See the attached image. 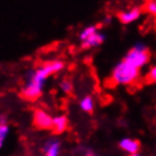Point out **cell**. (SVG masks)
<instances>
[{"instance_id": "1", "label": "cell", "mask_w": 156, "mask_h": 156, "mask_svg": "<svg viewBox=\"0 0 156 156\" xmlns=\"http://www.w3.org/2000/svg\"><path fill=\"white\" fill-rule=\"evenodd\" d=\"M64 66H65L64 62L56 60V61L46 62V64H44L41 68L36 69L34 72H32L29 74V80H28V82H27L25 86L23 87L21 95L24 97L25 99H29V101L37 99L42 93V87H44V85H45V80L49 76H52V74L58 73L60 70H62Z\"/></svg>"}, {"instance_id": "2", "label": "cell", "mask_w": 156, "mask_h": 156, "mask_svg": "<svg viewBox=\"0 0 156 156\" xmlns=\"http://www.w3.org/2000/svg\"><path fill=\"white\" fill-rule=\"evenodd\" d=\"M139 74V69L127 61H120L112 70V81L116 85H128L134 82Z\"/></svg>"}, {"instance_id": "3", "label": "cell", "mask_w": 156, "mask_h": 156, "mask_svg": "<svg viewBox=\"0 0 156 156\" xmlns=\"http://www.w3.org/2000/svg\"><path fill=\"white\" fill-rule=\"evenodd\" d=\"M123 60L130 62V64L134 65L135 68L140 69L148 62V60H150V54H148V52H140V50H136V49L132 48L130 52L124 56Z\"/></svg>"}, {"instance_id": "4", "label": "cell", "mask_w": 156, "mask_h": 156, "mask_svg": "<svg viewBox=\"0 0 156 156\" xmlns=\"http://www.w3.org/2000/svg\"><path fill=\"white\" fill-rule=\"evenodd\" d=\"M33 119H34L36 127L41 128V130H46V128L53 127V118L48 114V112H45L44 110H36L34 111Z\"/></svg>"}, {"instance_id": "5", "label": "cell", "mask_w": 156, "mask_h": 156, "mask_svg": "<svg viewBox=\"0 0 156 156\" xmlns=\"http://www.w3.org/2000/svg\"><path fill=\"white\" fill-rule=\"evenodd\" d=\"M140 13H142V9L138 8V7H134V8L119 13V20L122 21L123 24H130V23L138 20L140 17Z\"/></svg>"}, {"instance_id": "6", "label": "cell", "mask_w": 156, "mask_h": 156, "mask_svg": "<svg viewBox=\"0 0 156 156\" xmlns=\"http://www.w3.org/2000/svg\"><path fill=\"white\" fill-rule=\"evenodd\" d=\"M119 146H120V148H122L123 151L128 152L130 155H136L138 154V151H139V148H140V144H139L138 140L130 139V138L122 139L120 140V143H119Z\"/></svg>"}, {"instance_id": "7", "label": "cell", "mask_w": 156, "mask_h": 156, "mask_svg": "<svg viewBox=\"0 0 156 156\" xmlns=\"http://www.w3.org/2000/svg\"><path fill=\"white\" fill-rule=\"evenodd\" d=\"M105 41V34L97 32L95 34H93L90 38H87L86 41L82 42V48L87 49V48H95V46H99L102 42Z\"/></svg>"}, {"instance_id": "8", "label": "cell", "mask_w": 156, "mask_h": 156, "mask_svg": "<svg viewBox=\"0 0 156 156\" xmlns=\"http://www.w3.org/2000/svg\"><path fill=\"white\" fill-rule=\"evenodd\" d=\"M45 155L44 156H58V151H60V142L56 139H50L45 143L44 146Z\"/></svg>"}, {"instance_id": "9", "label": "cell", "mask_w": 156, "mask_h": 156, "mask_svg": "<svg viewBox=\"0 0 156 156\" xmlns=\"http://www.w3.org/2000/svg\"><path fill=\"white\" fill-rule=\"evenodd\" d=\"M53 128L56 132H58V134L64 132L66 128H68V119H66V116L60 115V116L53 118Z\"/></svg>"}, {"instance_id": "10", "label": "cell", "mask_w": 156, "mask_h": 156, "mask_svg": "<svg viewBox=\"0 0 156 156\" xmlns=\"http://www.w3.org/2000/svg\"><path fill=\"white\" fill-rule=\"evenodd\" d=\"M80 107L82 108L85 112H91L93 110H94V101H93V98H91L90 95L85 97V98L81 99Z\"/></svg>"}, {"instance_id": "11", "label": "cell", "mask_w": 156, "mask_h": 156, "mask_svg": "<svg viewBox=\"0 0 156 156\" xmlns=\"http://www.w3.org/2000/svg\"><path fill=\"white\" fill-rule=\"evenodd\" d=\"M97 33V27L95 25H90V27H86L82 32H81V34H80V40L81 41H86L87 38H90L93 34H95Z\"/></svg>"}, {"instance_id": "12", "label": "cell", "mask_w": 156, "mask_h": 156, "mask_svg": "<svg viewBox=\"0 0 156 156\" xmlns=\"http://www.w3.org/2000/svg\"><path fill=\"white\" fill-rule=\"evenodd\" d=\"M8 132H9V128L7 124H0V146H3Z\"/></svg>"}, {"instance_id": "13", "label": "cell", "mask_w": 156, "mask_h": 156, "mask_svg": "<svg viewBox=\"0 0 156 156\" xmlns=\"http://www.w3.org/2000/svg\"><path fill=\"white\" fill-rule=\"evenodd\" d=\"M60 87H61V90L64 91V93H70V91L73 90V85H72V82H70V81H68V80L61 81Z\"/></svg>"}, {"instance_id": "14", "label": "cell", "mask_w": 156, "mask_h": 156, "mask_svg": "<svg viewBox=\"0 0 156 156\" xmlns=\"http://www.w3.org/2000/svg\"><path fill=\"white\" fill-rule=\"evenodd\" d=\"M144 8H146V11L148 13L156 15V0H151V2H148Z\"/></svg>"}, {"instance_id": "15", "label": "cell", "mask_w": 156, "mask_h": 156, "mask_svg": "<svg viewBox=\"0 0 156 156\" xmlns=\"http://www.w3.org/2000/svg\"><path fill=\"white\" fill-rule=\"evenodd\" d=\"M148 80H150L151 82H156V65L154 68H151L150 73H148Z\"/></svg>"}, {"instance_id": "16", "label": "cell", "mask_w": 156, "mask_h": 156, "mask_svg": "<svg viewBox=\"0 0 156 156\" xmlns=\"http://www.w3.org/2000/svg\"><path fill=\"white\" fill-rule=\"evenodd\" d=\"M134 49L140 50V52H147V46L144 44H142V42H136V44L134 45Z\"/></svg>"}, {"instance_id": "17", "label": "cell", "mask_w": 156, "mask_h": 156, "mask_svg": "<svg viewBox=\"0 0 156 156\" xmlns=\"http://www.w3.org/2000/svg\"><path fill=\"white\" fill-rule=\"evenodd\" d=\"M85 156H97V154L94 151H91V150H87L86 154H85Z\"/></svg>"}, {"instance_id": "18", "label": "cell", "mask_w": 156, "mask_h": 156, "mask_svg": "<svg viewBox=\"0 0 156 156\" xmlns=\"http://www.w3.org/2000/svg\"><path fill=\"white\" fill-rule=\"evenodd\" d=\"M130 156H139V155H138V154H136V155H130Z\"/></svg>"}]
</instances>
